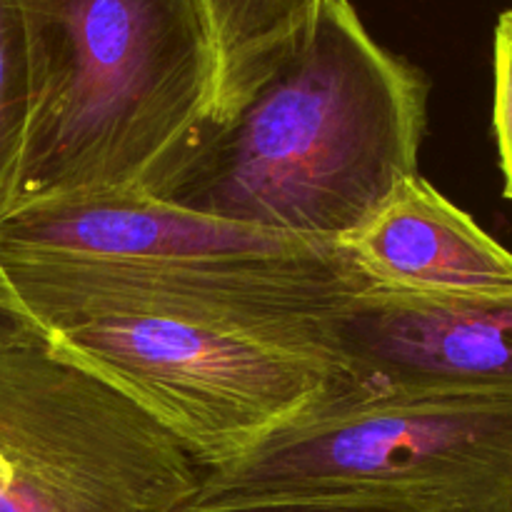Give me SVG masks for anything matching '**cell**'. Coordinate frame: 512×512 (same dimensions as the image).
Returning a JSON list of instances; mask_svg holds the SVG:
<instances>
[{
	"label": "cell",
	"mask_w": 512,
	"mask_h": 512,
	"mask_svg": "<svg viewBox=\"0 0 512 512\" xmlns=\"http://www.w3.org/2000/svg\"><path fill=\"white\" fill-rule=\"evenodd\" d=\"M430 83L353 0H323L308 40L230 120L208 125L153 198L228 223L338 243L418 175Z\"/></svg>",
	"instance_id": "obj_1"
},
{
	"label": "cell",
	"mask_w": 512,
	"mask_h": 512,
	"mask_svg": "<svg viewBox=\"0 0 512 512\" xmlns=\"http://www.w3.org/2000/svg\"><path fill=\"white\" fill-rule=\"evenodd\" d=\"M30 100L13 205L153 195L213 120L200 0H18Z\"/></svg>",
	"instance_id": "obj_2"
},
{
	"label": "cell",
	"mask_w": 512,
	"mask_h": 512,
	"mask_svg": "<svg viewBox=\"0 0 512 512\" xmlns=\"http://www.w3.org/2000/svg\"><path fill=\"white\" fill-rule=\"evenodd\" d=\"M0 270L20 310L35 300H133L325 320L373 288L343 245L228 223L145 193L13 210L0 218Z\"/></svg>",
	"instance_id": "obj_3"
},
{
	"label": "cell",
	"mask_w": 512,
	"mask_h": 512,
	"mask_svg": "<svg viewBox=\"0 0 512 512\" xmlns=\"http://www.w3.org/2000/svg\"><path fill=\"white\" fill-rule=\"evenodd\" d=\"M23 313L158 420L203 473L355 385L323 320L133 300H35Z\"/></svg>",
	"instance_id": "obj_4"
},
{
	"label": "cell",
	"mask_w": 512,
	"mask_h": 512,
	"mask_svg": "<svg viewBox=\"0 0 512 512\" xmlns=\"http://www.w3.org/2000/svg\"><path fill=\"white\" fill-rule=\"evenodd\" d=\"M260 503L512 512V398L355 383L205 470L185 508Z\"/></svg>",
	"instance_id": "obj_5"
},
{
	"label": "cell",
	"mask_w": 512,
	"mask_h": 512,
	"mask_svg": "<svg viewBox=\"0 0 512 512\" xmlns=\"http://www.w3.org/2000/svg\"><path fill=\"white\" fill-rule=\"evenodd\" d=\"M203 470L43 333L0 345V512H178Z\"/></svg>",
	"instance_id": "obj_6"
},
{
	"label": "cell",
	"mask_w": 512,
	"mask_h": 512,
	"mask_svg": "<svg viewBox=\"0 0 512 512\" xmlns=\"http://www.w3.org/2000/svg\"><path fill=\"white\" fill-rule=\"evenodd\" d=\"M323 330L365 388L512 398V293L433 298L370 288Z\"/></svg>",
	"instance_id": "obj_7"
},
{
	"label": "cell",
	"mask_w": 512,
	"mask_h": 512,
	"mask_svg": "<svg viewBox=\"0 0 512 512\" xmlns=\"http://www.w3.org/2000/svg\"><path fill=\"white\" fill-rule=\"evenodd\" d=\"M373 288L405 295L512 293V253L420 175L343 243Z\"/></svg>",
	"instance_id": "obj_8"
},
{
	"label": "cell",
	"mask_w": 512,
	"mask_h": 512,
	"mask_svg": "<svg viewBox=\"0 0 512 512\" xmlns=\"http://www.w3.org/2000/svg\"><path fill=\"white\" fill-rule=\"evenodd\" d=\"M215 53L210 125L233 118L250 95L298 53L323 0H200Z\"/></svg>",
	"instance_id": "obj_9"
},
{
	"label": "cell",
	"mask_w": 512,
	"mask_h": 512,
	"mask_svg": "<svg viewBox=\"0 0 512 512\" xmlns=\"http://www.w3.org/2000/svg\"><path fill=\"white\" fill-rule=\"evenodd\" d=\"M30 100L28 38L18 0H0V218L13 205Z\"/></svg>",
	"instance_id": "obj_10"
},
{
	"label": "cell",
	"mask_w": 512,
	"mask_h": 512,
	"mask_svg": "<svg viewBox=\"0 0 512 512\" xmlns=\"http://www.w3.org/2000/svg\"><path fill=\"white\" fill-rule=\"evenodd\" d=\"M493 78V133L503 170V195L512 203V10H505L495 25Z\"/></svg>",
	"instance_id": "obj_11"
},
{
	"label": "cell",
	"mask_w": 512,
	"mask_h": 512,
	"mask_svg": "<svg viewBox=\"0 0 512 512\" xmlns=\"http://www.w3.org/2000/svg\"><path fill=\"white\" fill-rule=\"evenodd\" d=\"M28 333H35V328L20 310L18 300H15L13 290H10L8 280L0 270V345L23 338Z\"/></svg>",
	"instance_id": "obj_12"
},
{
	"label": "cell",
	"mask_w": 512,
	"mask_h": 512,
	"mask_svg": "<svg viewBox=\"0 0 512 512\" xmlns=\"http://www.w3.org/2000/svg\"><path fill=\"white\" fill-rule=\"evenodd\" d=\"M178 512H395V510L360 508V505H333V503H260V505H240V508H218V510L183 508Z\"/></svg>",
	"instance_id": "obj_13"
}]
</instances>
